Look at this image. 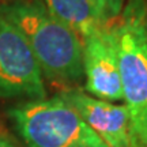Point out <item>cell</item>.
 I'll list each match as a JSON object with an SVG mask.
<instances>
[{
    "mask_svg": "<svg viewBox=\"0 0 147 147\" xmlns=\"http://www.w3.org/2000/svg\"><path fill=\"white\" fill-rule=\"evenodd\" d=\"M10 117L26 147H108L61 95L21 104Z\"/></svg>",
    "mask_w": 147,
    "mask_h": 147,
    "instance_id": "obj_2",
    "label": "cell"
},
{
    "mask_svg": "<svg viewBox=\"0 0 147 147\" xmlns=\"http://www.w3.org/2000/svg\"><path fill=\"white\" fill-rule=\"evenodd\" d=\"M0 12L26 37L42 75L60 84L83 76V41L76 33L37 3L15 1Z\"/></svg>",
    "mask_w": 147,
    "mask_h": 147,
    "instance_id": "obj_1",
    "label": "cell"
},
{
    "mask_svg": "<svg viewBox=\"0 0 147 147\" xmlns=\"http://www.w3.org/2000/svg\"><path fill=\"white\" fill-rule=\"evenodd\" d=\"M100 1L106 21L119 15L123 10V4H124V0H100Z\"/></svg>",
    "mask_w": 147,
    "mask_h": 147,
    "instance_id": "obj_8",
    "label": "cell"
},
{
    "mask_svg": "<svg viewBox=\"0 0 147 147\" xmlns=\"http://www.w3.org/2000/svg\"><path fill=\"white\" fill-rule=\"evenodd\" d=\"M64 100L76 109L84 123L108 147H132L129 115L125 105L84 94L80 90H67Z\"/></svg>",
    "mask_w": 147,
    "mask_h": 147,
    "instance_id": "obj_6",
    "label": "cell"
},
{
    "mask_svg": "<svg viewBox=\"0 0 147 147\" xmlns=\"http://www.w3.org/2000/svg\"><path fill=\"white\" fill-rule=\"evenodd\" d=\"M47 10L76 33L82 41L104 27L105 18L91 0H44Z\"/></svg>",
    "mask_w": 147,
    "mask_h": 147,
    "instance_id": "obj_7",
    "label": "cell"
},
{
    "mask_svg": "<svg viewBox=\"0 0 147 147\" xmlns=\"http://www.w3.org/2000/svg\"><path fill=\"white\" fill-rule=\"evenodd\" d=\"M91 1H93V3L95 4V7H97V8L101 11V14L104 15V11H102V5H101V1H100V0H91ZM104 18H105V16H104ZM105 21H106V19H105Z\"/></svg>",
    "mask_w": 147,
    "mask_h": 147,
    "instance_id": "obj_10",
    "label": "cell"
},
{
    "mask_svg": "<svg viewBox=\"0 0 147 147\" xmlns=\"http://www.w3.org/2000/svg\"><path fill=\"white\" fill-rule=\"evenodd\" d=\"M0 147H16L10 139H7L5 136L0 135Z\"/></svg>",
    "mask_w": 147,
    "mask_h": 147,
    "instance_id": "obj_9",
    "label": "cell"
},
{
    "mask_svg": "<svg viewBox=\"0 0 147 147\" xmlns=\"http://www.w3.org/2000/svg\"><path fill=\"white\" fill-rule=\"evenodd\" d=\"M113 32L132 147H147V42L143 25L132 19Z\"/></svg>",
    "mask_w": 147,
    "mask_h": 147,
    "instance_id": "obj_3",
    "label": "cell"
},
{
    "mask_svg": "<svg viewBox=\"0 0 147 147\" xmlns=\"http://www.w3.org/2000/svg\"><path fill=\"white\" fill-rule=\"evenodd\" d=\"M83 75L86 90L95 98L123 100V86L115 32L101 29L83 40Z\"/></svg>",
    "mask_w": 147,
    "mask_h": 147,
    "instance_id": "obj_5",
    "label": "cell"
},
{
    "mask_svg": "<svg viewBox=\"0 0 147 147\" xmlns=\"http://www.w3.org/2000/svg\"><path fill=\"white\" fill-rule=\"evenodd\" d=\"M143 30H144V37H146V42H147V21H146V23L143 25Z\"/></svg>",
    "mask_w": 147,
    "mask_h": 147,
    "instance_id": "obj_11",
    "label": "cell"
},
{
    "mask_svg": "<svg viewBox=\"0 0 147 147\" xmlns=\"http://www.w3.org/2000/svg\"><path fill=\"white\" fill-rule=\"evenodd\" d=\"M42 76L26 37L0 12V98H45Z\"/></svg>",
    "mask_w": 147,
    "mask_h": 147,
    "instance_id": "obj_4",
    "label": "cell"
}]
</instances>
